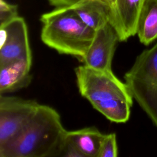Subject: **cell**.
<instances>
[{
  "instance_id": "obj_1",
  "label": "cell",
  "mask_w": 157,
  "mask_h": 157,
  "mask_svg": "<svg viewBox=\"0 0 157 157\" xmlns=\"http://www.w3.org/2000/svg\"><path fill=\"white\" fill-rule=\"evenodd\" d=\"M74 71L80 94L97 111L112 122L128 121L134 99L126 83L112 70L96 69L83 64Z\"/></svg>"
},
{
  "instance_id": "obj_2",
  "label": "cell",
  "mask_w": 157,
  "mask_h": 157,
  "mask_svg": "<svg viewBox=\"0 0 157 157\" xmlns=\"http://www.w3.org/2000/svg\"><path fill=\"white\" fill-rule=\"evenodd\" d=\"M66 131L59 113L49 105L40 104L18 137L0 148V157L57 156Z\"/></svg>"
},
{
  "instance_id": "obj_3",
  "label": "cell",
  "mask_w": 157,
  "mask_h": 157,
  "mask_svg": "<svg viewBox=\"0 0 157 157\" xmlns=\"http://www.w3.org/2000/svg\"><path fill=\"white\" fill-rule=\"evenodd\" d=\"M40 21V39L45 45L60 54L83 59L95 31L85 25L71 6L56 7L45 13Z\"/></svg>"
},
{
  "instance_id": "obj_4",
  "label": "cell",
  "mask_w": 157,
  "mask_h": 157,
  "mask_svg": "<svg viewBox=\"0 0 157 157\" xmlns=\"http://www.w3.org/2000/svg\"><path fill=\"white\" fill-rule=\"evenodd\" d=\"M124 78L133 99L157 128V42L137 56Z\"/></svg>"
},
{
  "instance_id": "obj_5",
  "label": "cell",
  "mask_w": 157,
  "mask_h": 157,
  "mask_svg": "<svg viewBox=\"0 0 157 157\" xmlns=\"http://www.w3.org/2000/svg\"><path fill=\"white\" fill-rule=\"evenodd\" d=\"M39 105L33 99L0 94V148L18 137Z\"/></svg>"
},
{
  "instance_id": "obj_6",
  "label": "cell",
  "mask_w": 157,
  "mask_h": 157,
  "mask_svg": "<svg viewBox=\"0 0 157 157\" xmlns=\"http://www.w3.org/2000/svg\"><path fill=\"white\" fill-rule=\"evenodd\" d=\"M0 64L21 58L32 59L28 31L20 16L0 25Z\"/></svg>"
},
{
  "instance_id": "obj_7",
  "label": "cell",
  "mask_w": 157,
  "mask_h": 157,
  "mask_svg": "<svg viewBox=\"0 0 157 157\" xmlns=\"http://www.w3.org/2000/svg\"><path fill=\"white\" fill-rule=\"evenodd\" d=\"M118 36L113 27L107 23L95 31L92 42L81 60L83 64L96 69L112 70V63Z\"/></svg>"
},
{
  "instance_id": "obj_8",
  "label": "cell",
  "mask_w": 157,
  "mask_h": 157,
  "mask_svg": "<svg viewBox=\"0 0 157 157\" xmlns=\"http://www.w3.org/2000/svg\"><path fill=\"white\" fill-rule=\"evenodd\" d=\"M145 0H115L109 10V23L116 31L120 42L137 34L140 13Z\"/></svg>"
},
{
  "instance_id": "obj_9",
  "label": "cell",
  "mask_w": 157,
  "mask_h": 157,
  "mask_svg": "<svg viewBox=\"0 0 157 157\" xmlns=\"http://www.w3.org/2000/svg\"><path fill=\"white\" fill-rule=\"evenodd\" d=\"M32 59L21 58L0 64V94L27 87L31 82Z\"/></svg>"
},
{
  "instance_id": "obj_10",
  "label": "cell",
  "mask_w": 157,
  "mask_h": 157,
  "mask_svg": "<svg viewBox=\"0 0 157 157\" xmlns=\"http://www.w3.org/2000/svg\"><path fill=\"white\" fill-rule=\"evenodd\" d=\"M71 7L82 21L94 31L109 22L110 7L99 0H80Z\"/></svg>"
},
{
  "instance_id": "obj_11",
  "label": "cell",
  "mask_w": 157,
  "mask_h": 157,
  "mask_svg": "<svg viewBox=\"0 0 157 157\" xmlns=\"http://www.w3.org/2000/svg\"><path fill=\"white\" fill-rule=\"evenodd\" d=\"M66 136L77 147L83 157H98L101 142L105 136L94 126L66 131Z\"/></svg>"
},
{
  "instance_id": "obj_12",
  "label": "cell",
  "mask_w": 157,
  "mask_h": 157,
  "mask_svg": "<svg viewBox=\"0 0 157 157\" xmlns=\"http://www.w3.org/2000/svg\"><path fill=\"white\" fill-rule=\"evenodd\" d=\"M136 34L140 43L146 46L157 40V0L144 1Z\"/></svg>"
},
{
  "instance_id": "obj_13",
  "label": "cell",
  "mask_w": 157,
  "mask_h": 157,
  "mask_svg": "<svg viewBox=\"0 0 157 157\" xmlns=\"http://www.w3.org/2000/svg\"><path fill=\"white\" fill-rule=\"evenodd\" d=\"M118 155L115 133L105 134L100 146L98 157H117Z\"/></svg>"
},
{
  "instance_id": "obj_14",
  "label": "cell",
  "mask_w": 157,
  "mask_h": 157,
  "mask_svg": "<svg viewBox=\"0 0 157 157\" xmlns=\"http://www.w3.org/2000/svg\"><path fill=\"white\" fill-rule=\"evenodd\" d=\"M18 17V6L8 3L5 0H0V25Z\"/></svg>"
},
{
  "instance_id": "obj_15",
  "label": "cell",
  "mask_w": 157,
  "mask_h": 157,
  "mask_svg": "<svg viewBox=\"0 0 157 157\" xmlns=\"http://www.w3.org/2000/svg\"><path fill=\"white\" fill-rule=\"evenodd\" d=\"M57 156L83 157L75 145L66 137V134L61 143Z\"/></svg>"
},
{
  "instance_id": "obj_16",
  "label": "cell",
  "mask_w": 157,
  "mask_h": 157,
  "mask_svg": "<svg viewBox=\"0 0 157 157\" xmlns=\"http://www.w3.org/2000/svg\"><path fill=\"white\" fill-rule=\"evenodd\" d=\"M50 4L56 7L71 6L80 0H48Z\"/></svg>"
},
{
  "instance_id": "obj_17",
  "label": "cell",
  "mask_w": 157,
  "mask_h": 157,
  "mask_svg": "<svg viewBox=\"0 0 157 157\" xmlns=\"http://www.w3.org/2000/svg\"><path fill=\"white\" fill-rule=\"evenodd\" d=\"M99 1H101V2H102L107 6H108L109 7H110L112 6V4L114 3L115 0H99Z\"/></svg>"
}]
</instances>
